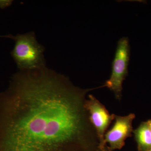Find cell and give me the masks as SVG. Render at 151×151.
<instances>
[{"mask_svg": "<svg viewBox=\"0 0 151 151\" xmlns=\"http://www.w3.org/2000/svg\"><path fill=\"white\" fill-rule=\"evenodd\" d=\"M84 106L89 114L90 122L96 131L99 140L98 147H103L106 145L105 142V132L114 120L115 114L111 115L105 106L92 94H89Z\"/></svg>", "mask_w": 151, "mask_h": 151, "instance_id": "cell-4", "label": "cell"}, {"mask_svg": "<svg viewBox=\"0 0 151 151\" xmlns=\"http://www.w3.org/2000/svg\"><path fill=\"white\" fill-rule=\"evenodd\" d=\"M147 151H151V147L150 148V149H149Z\"/></svg>", "mask_w": 151, "mask_h": 151, "instance_id": "cell-9", "label": "cell"}, {"mask_svg": "<svg viewBox=\"0 0 151 151\" xmlns=\"http://www.w3.org/2000/svg\"><path fill=\"white\" fill-rule=\"evenodd\" d=\"M1 37L14 41V47L11 55L19 70H33L45 66V48L38 42L34 32Z\"/></svg>", "mask_w": 151, "mask_h": 151, "instance_id": "cell-2", "label": "cell"}, {"mask_svg": "<svg viewBox=\"0 0 151 151\" xmlns=\"http://www.w3.org/2000/svg\"><path fill=\"white\" fill-rule=\"evenodd\" d=\"M139 151H147L151 147V132L147 122H143L133 130Z\"/></svg>", "mask_w": 151, "mask_h": 151, "instance_id": "cell-6", "label": "cell"}, {"mask_svg": "<svg viewBox=\"0 0 151 151\" xmlns=\"http://www.w3.org/2000/svg\"><path fill=\"white\" fill-rule=\"evenodd\" d=\"M96 151H111L109 150V148H108V146H106L105 147H98L97 150Z\"/></svg>", "mask_w": 151, "mask_h": 151, "instance_id": "cell-7", "label": "cell"}, {"mask_svg": "<svg viewBox=\"0 0 151 151\" xmlns=\"http://www.w3.org/2000/svg\"><path fill=\"white\" fill-rule=\"evenodd\" d=\"M130 47L128 37H123L118 42L115 58L112 63L111 77L104 84L113 91L116 99H122V84L128 74Z\"/></svg>", "mask_w": 151, "mask_h": 151, "instance_id": "cell-3", "label": "cell"}, {"mask_svg": "<svg viewBox=\"0 0 151 151\" xmlns=\"http://www.w3.org/2000/svg\"><path fill=\"white\" fill-rule=\"evenodd\" d=\"M148 124L149 127H150V129L151 132V120H149L147 122Z\"/></svg>", "mask_w": 151, "mask_h": 151, "instance_id": "cell-8", "label": "cell"}, {"mask_svg": "<svg viewBox=\"0 0 151 151\" xmlns=\"http://www.w3.org/2000/svg\"><path fill=\"white\" fill-rule=\"evenodd\" d=\"M135 118L134 113L124 116L115 114L114 125L105 135V144H109L108 147L110 150H121L125 145L126 139L132 137V122Z\"/></svg>", "mask_w": 151, "mask_h": 151, "instance_id": "cell-5", "label": "cell"}, {"mask_svg": "<svg viewBox=\"0 0 151 151\" xmlns=\"http://www.w3.org/2000/svg\"><path fill=\"white\" fill-rule=\"evenodd\" d=\"M95 88L45 66L21 70L0 94V151L87 150L99 142L84 106Z\"/></svg>", "mask_w": 151, "mask_h": 151, "instance_id": "cell-1", "label": "cell"}]
</instances>
